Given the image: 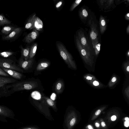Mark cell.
<instances>
[{"instance_id":"6da1fadb","label":"cell","mask_w":129,"mask_h":129,"mask_svg":"<svg viewBox=\"0 0 129 129\" xmlns=\"http://www.w3.org/2000/svg\"><path fill=\"white\" fill-rule=\"evenodd\" d=\"M12 93L24 90H29L38 86L37 82L32 81H18L7 85Z\"/></svg>"},{"instance_id":"7a4b0ae2","label":"cell","mask_w":129,"mask_h":129,"mask_svg":"<svg viewBox=\"0 0 129 129\" xmlns=\"http://www.w3.org/2000/svg\"><path fill=\"white\" fill-rule=\"evenodd\" d=\"M56 45L59 53L63 60L70 68H74L75 66L71 55L68 52L63 44L57 41Z\"/></svg>"},{"instance_id":"3957f363","label":"cell","mask_w":129,"mask_h":129,"mask_svg":"<svg viewBox=\"0 0 129 129\" xmlns=\"http://www.w3.org/2000/svg\"><path fill=\"white\" fill-rule=\"evenodd\" d=\"M14 59L0 58V67L13 70L23 73V70L20 68Z\"/></svg>"},{"instance_id":"277c9868","label":"cell","mask_w":129,"mask_h":129,"mask_svg":"<svg viewBox=\"0 0 129 129\" xmlns=\"http://www.w3.org/2000/svg\"><path fill=\"white\" fill-rule=\"evenodd\" d=\"M34 62L33 58L26 60L20 57L18 61V65L23 70H27L32 68Z\"/></svg>"},{"instance_id":"5b68a950","label":"cell","mask_w":129,"mask_h":129,"mask_svg":"<svg viewBox=\"0 0 129 129\" xmlns=\"http://www.w3.org/2000/svg\"><path fill=\"white\" fill-rule=\"evenodd\" d=\"M66 120V124L68 129H72L76 123L77 117L75 112L71 111L68 115Z\"/></svg>"},{"instance_id":"8992f818","label":"cell","mask_w":129,"mask_h":129,"mask_svg":"<svg viewBox=\"0 0 129 129\" xmlns=\"http://www.w3.org/2000/svg\"><path fill=\"white\" fill-rule=\"evenodd\" d=\"M91 30L90 32V37L92 41L93 47L98 43L97 37L98 35L96 26L93 21L91 24Z\"/></svg>"},{"instance_id":"52a82bcc","label":"cell","mask_w":129,"mask_h":129,"mask_svg":"<svg viewBox=\"0 0 129 129\" xmlns=\"http://www.w3.org/2000/svg\"><path fill=\"white\" fill-rule=\"evenodd\" d=\"M78 36L77 37L81 45L89 52L90 50V47L84 33L81 31H79L78 32Z\"/></svg>"},{"instance_id":"ba28073f","label":"cell","mask_w":129,"mask_h":129,"mask_svg":"<svg viewBox=\"0 0 129 129\" xmlns=\"http://www.w3.org/2000/svg\"><path fill=\"white\" fill-rule=\"evenodd\" d=\"M39 35L38 31L34 29L25 36L24 38V41L25 43H30L36 40Z\"/></svg>"},{"instance_id":"9c48e42d","label":"cell","mask_w":129,"mask_h":129,"mask_svg":"<svg viewBox=\"0 0 129 129\" xmlns=\"http://www.w3.org/2000/svg\"><path fill=\"white\" fill-rule=\"evenodd\" d=\"M5 72L9 74L10 76L17 80L22 79L23 75L21 73L17 71L6 68H1Z\"/></svg>"},{"instance_id":"30bf717a","label":"cell","mask_w":129,"mask_h":129,"mask_svg":"<svg viewBox=\"0 0 129 129\" xmlns=\"http://www.w3.org/2000/svg\"><path fill=\"white\" fill-rule=\"evenodd\" d=\"M20 27L15 28L9 35L2 37L4 40H9L14 38L18 35L22 31Z\"/></svg>"},{"instance_id":"8fae6325","label":"cell","mask_w":129,"mask_h":129,"mask_svg":"<svg viewBox=\"0 0 129 129\" xmlns=\"http://www.w3.org/2000/svg\"><path fill=\"white\" fill-rule=\"evenodd\" d=\"M12 111L7 107L0 105V115L4 116L13 118Z\"/></svg>"},{"instance_id":"7c38bea8","label":"cell","mask_w":129,"mask_h":129,"mask_svg":"<svg viewBox=\"0 0 129 129\" xmlns=\"http://www.w3.org/2000/svg\"><path fill=\"white\" fill-rule=\"evenodd\" d=\"M6 84H0V97H7L11 94Z\"/></svg>"},{"instance_id":"4fadbf2b","label":"cell","mask_w":129,"mask_h":129,"mask_svg":"<svg viewBox=\"0 0 129 129\" xmlns=\"http://www.w3.org/2000/svg\"><path fill=\"white\" fill-rule=\"evenodd\" d=\"M36 14H32L28 19L25 26V28L26 29H31L34 28V25L36 17Z\"/></svg>"},{"instance_id":"5bb4252c","label":"cell","mask_w":129,"mask_h":129,"mask_svg":"<svg viewBox=\"0 0 129 129\" xmlns=\"http://www.w3.org/2000/svg\"><path fill=\"white\" fill-rule=\"evenodd\" d=\"M18 81V80L14 78L0 76V84H12Z\"/></svg>"},{"instance_id":"9a60e30c","label":"cell","mask_w":129,"mask_h":129,"mask_svg":"<svg viewBox=\"0 0 129 129\" xmlns=\"http://www.w3.org/2000/svg\"><path fill=\"white\" fill-rule=\"evenodd\" d=\"M64 88L63 82L61 80L58 81L55 86V90L57 94H59L62 92Z\"/></svg>"},{"instance_id":"2e32d148","label":"cell","mask_w":129,"mask_h":129,"mask_svg":"<svg viewBox=\"0 0 129 129\" xmlns=\"http://www.w3.org/2000/svg\"><path fill=\"white\" fill-rule=\"evenodd\" d=\"M43 27L42 21L39 17L36 16L34 22V28L37 30H41Z\"/></svg>"},{"instance_id":"e0dca14e","label":"cell","mask_w":129,"mask_h":129,"mask_svg":"<svg viewBox=\"0 0 129 129\" xmlns=\"http://www.w3.org/2000/svg\"><path fill=\"white\" fill-rule=\"evenodd\" d=\"M38 44L37 43L33 44L29 48V59L33 58L35 55L37 47Z\"/></svg>"},{"instance_id":"ac0fdd59","label":"cell","mask_w":129,"mask_h":129,"mask_svg":"<svg viewBox=\"0 0 129 129\" xmlns=\"http://www.w3.org/2000/svg\"><path fill=\"white\" fill-rule=\"evenodd\" d=\"M21 49V57L25 60H27L29 59V47L28 46L23 48L22 46H20Z\"/></svg>"},{"instance_id":"d6986e66","label":"cell","mask_w":129,"mask_h":129,"mask_svg":"<svg viewBox=\"0 0 129 129\" xmlns=\"http://www.w3.org/2000/svg\"><path fill=\"white\" fill-rule=\"evenodd\" d=\"M50 64L49 62L48 61L41 62L37 65L36 67V70L38 71L43 70L48 67Z\"/></svg>"},{"instance_id":"ffe728a7","label":"cell","mask_w":129,"mask_h":129,"mask_svg":"<svg viewBox=\"0 0 129 129\" xmlns=\"http://www.w3.org/2000/svg\"><path fill=\"white\" fill-rule=\"evenodd\" d=\"M100 25L101 32L102 34H103L106 30V24L105 18L102 16H101L100 17Z\"/></svg>"},{"instance_id":"44dd1931","label":"cell","mask_w":129,"mask_h":129,"mask_svg":"<svg viewBox=\"0 0 129 129\" xmlns=\"http://www.w3.org/2000/svg\"><path fill=\"white\" fill-rule=\"evenodd\" d=\"M15 27L12 26H6L4 27L1 30V33L7 36L10 34L15 28Z\"/></svg>"},{"instance_id":"7402d4cb","label":"cell","mask_w":129,"mask_h":129,"mask_svg":"<svg viewBox=\"0 0 129 129\" xmlns=\"http://www.w3.org/2000/svg\"><path fill=\"white\" fill-rule=\"evenodd\" d=\"M11 21L3 14H0V26L11 24Z\"/></svg>"},{"instance_id":"603a6c76","label":"cell","mask_w":129,"mask_h":129,"mask_svg":"<svg viewBox=\"0 0 129 129\" xmlns=\"http://www.w3.org/2000/svg\"><path fill=\"white\" fill-rule=\"evenodd\" d=\"M105 108V107H103L96 110L92 115L91 118V120H93L97 118Z\"/></svg>"},{"instance_id":"cb8c5ba5","label":"cell","mask_w":129,"mask_h":129,"mask_svg":"<svg viewBox=\"0 0 129 129\" xmlns=\"http://www.w3.org/2000/svg\"><path fill=\"white\" fill-rule=\"evenodd\" d=\"M15 53L11 51H4L0 52V56L3 58H6L8 57L14 55Z\"/></svg>"},{"instance_id":"d4e9b609","label":"cell","mask_w":129,"mask_h":129,"mask_svg":"<svg viewBox=\"0 0 129 129\" xmlns=\"http://www.w3.org/2000/svg\"><path fill=\"white\" fill-rule=\"evenodd\" d=\"M79 13V14L81 18L85 19L88 16V12L85 9H82Z\"/></svg>"},{"instance_id":"484cf974","label":"cell","mask_w":129,"mask_h":129,"mask_svg":"<svg viewBox=\"0 0 129 129\" xmlns=\"http://www.w3.org/2000/svg\"><path fill=\"white\" fill-rule=\"evenodd\" d=\"M31 96L35 99L39 100L41 98V94L39 92L37 91H33L31 93Z\"/></svg>"},{"instance_id":"4316f807","label":"cell","mask_w":129,"mask_h":129,"mask_svg":"<svg viewBox=\"0 0 129 129\" xmlns=\"http://www.w3.org/2000/svg\"><path fill=\"white\" fill-rule=\"evenodd\" d=\"M82 1V0H76L75 1L71 6L70 9V11H73L80 3Z\"/></svg>"},{"instance_id":"83f0119b","label":"cell","mask_w":129,"mask_h":129,"mask_svg":"<svg viewBox=\"0 0 129 129\" xmlns=\"http://www.w3.org/2000/svg\"><path fill=\"white\" fill-rule=\"evenodd\" d=\"M43 98L46 100L47 103L49 106H53L54 105V103L52 99L45 96H44Z\"/></svg>"},{"instance_id":"f1b7e54d","label":"cell","mask_w":129,"mask_h":129,"mask_svg":"<svg viewBox=\"0 0 129 129\" xmlns=\"http://www.w3.org/2000/svg\"><path fill=\"white\" fill-rule=\"evenodd\" d=\"M100 44L98 43L94 45L93 47L95 49V51L96 54H98L100 51Z\"/></svg>"},{"instance_id":"f546056e","label":"cell","mask_w":129,"mask_h":129,"mask_svg":"<svg viewBox=\"0 0 129 129\" xmlns=\"http://www.w3.org/2000/svg\"><path fill=\"white\" fill-rule=\"evenodd\" d=\"M100 122L101 126L103 129H107V126L104 121L103 119L102 118H101L100 120Z\"/></svg>"},{"instance_id":"4dcf8cb0","label":"cell","mask_w":129,"mask_h":129,"mask_svg":"<svg viewBox=\"0 0 129 129\" xmlns=\"http://www.w3.org/2000/svg\"><path fill=\"white\" fill-rule=\"evenodd\" d=\"M0 76L9 77L10 76L0 67Z\"/></svg>"},{"instance_id":"1f68e13d","label":"cell","mask_w":129,"mask_h":129,"mask_svg":"<svg viewBox=\"0 0 129 129\" xmlns=\"http://www.w3.org/2000/svg\"><path fill=\"white\" fill-rule=\"evenodd\" d=\"M112 115L110 116V120L112 121H115L117 119V113H112Z\"/></svg>"},{"instance_id":"d6a6232c","label":"cell","mask_w":129,"mask_h":129,"mask_svg":"<svg viewBox=\"0 0 129 129\" xmlns=\"http://www.w3.org/2000/svg\"><path fill=\"white\" fill-rule=\"evenodd\" d=\"M63 2V1H60L57 2L55 6L56 8L57 9H58L62 5Z\"/></svg>"},{"instance_id":"836d02e7","label":"cell","mask_w":129,"mask_h":129,"mask_svg":"<svg viewBox=\"0 0 129 129\" xmlns=\"http://www.w3.org/2000/svg\"><path fill=\"white\" fill-rule=\"evenodd\" d=\"M94 125L98 129H100L101 128L100 123L99 121H96L94 122Z\"/></svg>"},{"instance_id":"e575fe53","label":"cell","mask_w":129,"mask_h":129,"mask_svg":"<svg viewBox=\"0 0 129 129\" xmlns=\"http://www.w3.org/2000/svg\"><path fill=\"white\" fill-rule=\"evenodd\" d=\"M85 129H94V128L92 125L88 124L86 126Z\"/></svg>"},{"instance_id":"d590c367","label":"cell","mask_w":129,"mask_h":129,"mask_svg":"<svg viewBox=\"0 0 129 129\" xmlns=\"http://www.w3.org/2000/svg\"><path fill=\"white\" fill-rule=\"evenodd\" d=\"M124 122V125L126 127H128L129 126V121H125Z\"/></svg>"},{"instance_id":"8d00e7d4","label":"cell","mask_w":129,"mask_h":129,"mask_svg":"<svg viewBox=\"0 0 129 129\" xmlns=\"http://www.w3.org/2000/svg\"><path fill=\"white\" fill-rule=\"evenodd\" d=\"M99 83L98 81H95L93 82V85L95 86H98L99 85Z\"/></svg>"},{"instance_id":"74e56055","label":"cell","mask_w":129,"mask_h":129,"mask_svg":"<svg viewBox=\"0 0 129 129\" xmlns=\"http://www.w3.org/2000/svg\"><path fill=\"white\" fill-rule=\"evenodd\" d=\"M129 13H127L126 15L125 16V18L126 19L128 20H129Z\"/></svg>"},{"instance_id":"f35d334b","label":"cell","mask_w":129,"mask_h":129,"mask_svg":"<svg viewBox=\"0 0 129 129\" xmlns=\"http://www.w3.org/2000/svg\"><path fill=\"white\" fill-rule=\"evenodd\" d=\"M116 80V78L115 77H113L112 79V81L113 82H115Z\"/></svg>"},{"instance_id":"ab89813d","label":"cell","mask_w":129,"mask_h":129,"mask_svg":"<svg viewBox=\"0 0 129 129\" xmlns=\"http://www.w3.org/2000/svg\"><path fill=\"white\" fill-rule=\"evenodd\" d=\"M86 79L88 80H92V78L91 77L88 76L86 77Z\"/></svg>"},{"instance_id":"60d3db41","label":"cell","mask_w":129,"mask_h":129,"mask_svg":"<svg viewBox=\"0 0 129 129\" xmlns=\"http://www.w3.org/2000/svg\"><path fill=\"white\" fill-rule=\"evenodd\" d=\"M124 119L125 121H129V118L128 117H126L124 118Z\"/></svg>"},{"instance_id":"b9f144b4","label":"cell","mask_w":129,"mask_h":129,"mask_svg":"<svg viewBox=\"0 0 129 129\" xmlns=\"http://www.w3.org/2000/svg\"><path fill=\"white\" fill-rule=\"evenodd\" d=\"M24 129H38L36 128L33 127H28L27 128H25Z\"/></svg>"},{"instance_id":"7bdbcfd3","label":"cell","mask_w":129,"mask_h":129,"mask_svg":"<svg viewBox=\"0 0 129 129\" xmlns=\"http://www.w3.org/2000/svg\"><path fill=\"white\" fill-rule=\"evenodd\" d=\"M129 26H128L127 28V33H129Z\"/></svg>"},{"instance_id":"ee69618b","label":"cell","mask_w":129,"mask_h":129,"mask_svg":"<svg viewBox=\"0 0 129 129\" xmlns=\"http://www.w3.org/2000/svg\"><path fill=\"white\" fill-rule=\"evenodd\" d=\"M127 71L128 72L129 71V66H128L127 67V69H126Z\"/></svg>"}]
</instances>
